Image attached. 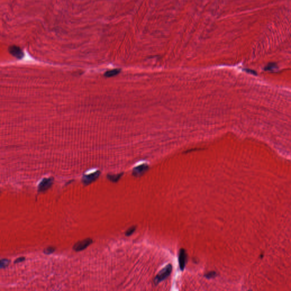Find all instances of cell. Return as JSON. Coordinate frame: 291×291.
Wrapping results in <instances>:
<instances>
[{"mask_svg":"<svg viewBox=\"0 0 291 291\" xmlns=\"http://www.w3.org/2000/svg\"><path fill=\"white\" fill-rule=\"evenodd\" d=\"M92 243L93 240L89 238H88L76 243L73 245V249L75 251H81L89 247Z\"/></svg>","mask_w":291,"mask_h":291,"instance_id":"cell-2","label":"cell"},{"mask_svg":"<svg viewBox=\"0 0 291 291\" xmlns=\"http://www.w3.org/2000/svg\"><path fill=\"white\" fill-rule=\"evenodd\" d=\"M54 179L52 178H46L40 183L38 186V190L39 192H44L49 189L53 184Z\"/></svg>","mask_w":291,"mask_h":291,"instance_id":"cell-5","label":"cell"},{"mask_svg":"<svg viewBox=\"0 0 291 291\" xmlns=\"http://www.w3.org/2000/svg\"><path fill=\"white\" fill-rule=\"evenodd\" d=\"M9 261L6 260V259H2L0 260V268H3L6 266H7L9 264Z\"/></svg>","mask_w":291,"mask_h":291,"instance_id":"cell-11","label":"cell"},{"mask_svg":"<svg viewBox=\"0 0 291 291\" xmlns=\"http://www.w3.org/2000/svg\"><path fill=\"white\" fill-rule=\"evenodd\" d=\"M172 271V266L171 264H168L162 270H161L158 275L155 277L154 282L155 285L158 284L161 281L165 279L168 277L170 275Z\"/></svg>","mask_w":291,"mask_h":291,"instance_id":"cell-1","label":"cell"},{"mask_svg":"<svg viewBox=\"0 0 291 291\" xmlns=\"http://www.w3.org/2000/svg\"><path fill=\"white\" fill-rule=\"evenodd\" d=\"M148 170V165L147 164L140 165L133 169L132 175L135 177H139L143 175Z\"/></svg>","mask_w":291,"mask_h":291,"instance_id":"cell-6","label":"cell"},{"mask_svg":"<svg viewBox=\"0 0 291 291\" xmlns=\"http://www.w3.org/2000/svg\"><path fill=\"white\" fill-rule=\"evenodd\" d=\"M136 226H131L130 228H129L126 232L125 233V235L126 236H130L131 235H132L133 233L135 232V230H136Z\"/></svg>","mask_w":291,"mask_h":291,"instance_id":"cell-10","label":"cell"},{"mask_svg":"<svg viewBox=\"0 0 291 291\" xmlns=\"http://www.w3.org/2000/svg\"><path fill=\"white\" fill-rule=\"evenodd\" d=\"M54 251V248H48L46 250L45 252L47 254H51Z\"/></svg>","mask_w":291,"mask_h":291,"instance_id":"cell-13","label":"cell"},{"mask_svg":"<svg viewBox=\"0 0 291 291\" xmlns=\"http://www.w3.org/2000/svg\"><path fill=\"white\" fill-rule=\"evenodd\" d=\"M100 175V171H97L96 172L89 174V175H84L82 178V182L83 184L86 186L88 185L96 180L99 176Z\"/></svg>","mask_w":291,"mask_h":291,"instance_id":"cell-3","label":"cell"},{"mask_svg":"<svg viewBox=\"0 0 291 291\" xmlns=\"http://www.w3.org/2000/svg\"><path fill=\"white\" fill-rule=\"evenodd\" d=\"M119 72H120V70L115 69V70H110V71L106 72L104 74V76L107 77H113V76H116L118 74H119Z\"/></svg>","mask_w":291,"mask_h":291,"instance_id":"cell-8","label":"cell"},{"mask_svg":"<svg viewBox=\"0 0 291 291\" xmlns=\"http://www.w3.org/2000/svg\"><path fill=\"white\" fill-rule=\"evenodd\" d=\"M216 275H217V274L216 272H210L208 273L207 274H206L205 275V277H206V278L210 279V278L214 277Z\"/></svg>","mask_w":291,"mask_h":291,"instance_id":"cell-12","label":"cell"},{"mask_svg":"<svg viewBox=\"0 0 291 291\" xmlns=\"http://www.w3.org/2000/svg\"><path fill=\"white\" fill-rule=\"evenodd\" d=\"M9 50H10L9 51H10V53L13 56H14L17 58H21L22 57V55H23L22 52L19 47L14 46L10 47Z\"/></svg>","mask_w":291,"mask_h":291,"instance_id":"cell-7","label":"cell"},{"mask_svg":"<svg viewBox=\"0 0 291 291\" xmlns=\"http://www.w3.org/2000/svg\"><path fill=\"white\" fill-rule=\"evenodd\" d=\"M122 174L118 175H109L108 176V179L113 183H116L122 177Z\"/></svg>","mask_w":291,"mask_h":291,"instance_id":"cell-9","label":"cell"},{"mask_svg":"<svg viewBox=\"0 0 291 291\" xmlns=\"http://www.w3.org/2000/svg\"><path fill=\"white\" fill-rule=\"evenodd\" d=\"M23 259H24V258H19V259H18V260H17V261L15 262H19V261H23V260H24Z\"/></svg>","mask_w":291,"mask_h":291,"instance_id":"cell-14","label":"cell"},{"mask_svg":"<svg viewBox=\"0 0 291 291\" xmlns=\"http://www.w3.org/2000/svg\"><path fill=\"white\" fill-rule=\"evenodd\" d=\"M187 259V255L185 250L184 248H181L179 253V263L180 268L181 271H183L185 267Z\"/></svg>","mask_w":291,"mask_h":291,"instance_id":"cell-4","label":"cell"}]
</instances>
